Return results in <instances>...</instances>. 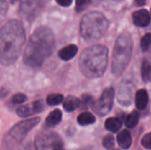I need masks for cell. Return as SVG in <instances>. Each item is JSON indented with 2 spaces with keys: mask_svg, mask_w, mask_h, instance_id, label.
I'll use <instances>...</instances> for the list:
<instances>
[{
  "mask_svg": "<svg viewBox=\"0 0 151 150\" xmlns=\"http://www.w3.org/2000/svg\"><path fill=\"white\" fill-rule=\"evenodd\" d=\"M55 47L53 32L46 27L36 28L31 34L24 51L25 64L33 68L40 67L51 55Z\"/></svg>",
  "mask_w": 151,
  "mask_h": 150,
  "instance_id": "1",
  "label": "cell"
},
{
  "mask_svg": "<svg viewBox=\"0 0 151 150\" xmlns=\"http://www.w3.org/2000/svg\"><path fill=\"white\" fill-rule=\"evenodd\" d=\"M25 29L22 23L12 19L0 29V63L13 64L20 55L25 42Z\"/></svg>",
  "mask_w": 151,
  "mask_h": 150,
  "instance_id": "2",
  "label": "cell"
},
{
  "mask_svg": "<svg viewBox=\"0 0 151 150\" xmlns=\"http://www.w3.org/2000/svg\"><path fill=\"white\" fill-rule=\"evenodd\" d=\"M80 70L89 79L99 78L104 75L108 65V50L103 45H93L85 49L81 54Z\"/></svg>",
  "mask_w": 151,
  "mask_h": 150,
  "instance_id": "3",
  "label": "cell"
},
{
  "mask_svg": "<svg viewBox=\"0 0 151 150\" xmlns=\"http://www.w3.org/2000/svg\"><path fill=\"white\" fill-rule=\"evenodd\" d=\"M109 27V21L99 11H90L81 21V34L87 42H95L102 38Z\"/></svg>",
  "mask_w": 151,
  "mask_h": 150,
  "instance_id": "4",
  "label": "cell"
},
{
  "mask_svg": "<svg viewBox=\"0 0 151 150\" xmlns=\"http://www.w3.org/2000/svg\"><path fill=\"white\" fill-rule=\"evenodd\" d=\"M133 39L127 31L123 32L117 39L112 57V72L116 76L123 73L127 68L132 55Z\"/></svg>",
  "mask_w": 151,
  "mask_h": 150,
  "instance_id": "5",
  "label": "cell"
},
{
  "mask_svg": "<svg viewBox=\"0 0 151 150\" xmlns=\"http://www.w3.org/2000/svg\"><path fill=\"white\" fill-rule=\"evenodd\" d=\"M40 118H34L24 120L15 125L4 136L3 145L6 150H13L27 136L29 131H31L39 122Z\"/></svg>",
  "mask_w": 151,
  "mask_h": 150,
  "instance_id": "6",
  "label": "cell"
},
{
  "mask_svg": "<svg viewBox=\"0 0 151 150\" xmlns=\"http://www.w3.org/2000/svg\"><path fill=\"white\" fill-rule=\"evenodd\" d=\"M36 150H65L60 137L51 132H42L35 140Z\"/></svg>",
  "mask_w": 151,
  "mask_h": 150,
  "instance_id": "7",
  "label": "cell"
},
{
  "mask_svg": "<svg viewBox=\"0 0 151 150\" xmlns=\"http://www.w3.org/2000/svg\"><path fill=\"white\" fill-rule=\"evenodd\" d=\"M115 92L112 88H106L100 98L92 103L93 111L99 116H105L107 115L113 105V100H114Z\"/></svg>",
  "mask_w": 151,
  "mask_h": 150,
  "instance_id": "8",
  "label": "cell"
},
{
  "mask_svg": "<svg viewBox=\"0 0 151 150\" xmlns=\"http://www.w3.org/2000/svg\"><path fill=\"white\" fill-rule=\"evenodd\" d=\"M44 109V104L42 101H35L32 103L20 106L17 109V114L21 118H27L39 112H42Z\"/></svg>",
  "mask_w": 151,
  "mask_h": 150,
  "instance_id": "9",
  "label": "cell"
},
{
  "mask_svg": "<svg viewBox=\"0 0 151 150\" xmlns=\"http://www.w3.org/2000/svg\"><path fill=\"white\" fill-rule=\"evenodd\" d=\"M132 95H133V85L128 82H123L119 88L118 99L121 104L128 105L132 102Z\"/></svg>",
  "mask_w": 151,
  "mask_h": 150,
  "instance_id": "10",
  "label": "cell"
},
{
  "mask_svg": "<svg viewBox=\"0 0 151 150\" xmlns=\"http://www.w3.org/2000/svg\"><path fill=\"white\" fill-rule=\"evenodd\" d=\"M133 19L135 26L145 27L150 23V15L147 10L141 9L133 13Z\"/></svg>",
  "mask_w": 151,
  "mask_h": 150,
  "instance_id": "11",
  "label": "cell"
},
{
  "mask_svg": "<svg viewBox=\"0 0 151 150\" xmlns=\"http://www.w3.org/2000/svg\"><path fill=\"white\" fill-rule=\"evenodd\" d=\"M78 52V47L74 44H70L63 49H61L58 52V56L62 60L68 61L72 59Z\"/></svg>",
  "mask_w": 151,
  "mask_h": 150,
  "instance_id": "12",
  "label": "cell"
},
{
  "mask_svg": "<svg viewBox=\"0 0 151 150\" xmlns=\"http://www.w3.org/2000/svg\"><path fill=\"white\" fill-rule=\"evenodd\" d=\"M117 141L119 145L124 149H129L132 145V137L127 130H123L122 132H120L117 137Z\"/></svg>",
  "mask_w": 151,
  "mask_h": 150,
  "instance_id": "13",
  "label": "cell"
},
{
  "mask_svg": "<svg viewBox=\"0 0 151 150\" xmlns=\"http://www.w3.org/2000/svg\"><path fill=\"white\" fill-rule=\"evenodd\" d=\"M149 103V95L145 89H140L137 91L135 95V104L139 110H143L146 108Z\"/></svg>",
  "mask_w": 151,
  "mask_h": 150,
  "instance_id": "14",
  "label": "cell"
},
{
  "mask_svg": "<svg viewBox=\"0 0 151 150\" xmlns=\"http://www.w3.org/2000/svg\"><path fill=\"white\" fill-rule=\"evenodd\" d=\"M62 118V112L59 110H54L52 112H50L49 114V116L46 118V122L45 125L47 127H53L56 126Z\"/></svg>",
  "mask_w": 151,
  "mask_h": 150,
  "instance_id": "15",
  "label": "cell"
},
{
  "mask_svg": "<svg viewBox=\"0 0 151 150\" xmlns=\"http://www.w3.org/2000/svg\"><path fill=\"white\" fill-rule=\"evenodd\" d=\"M80 104H81V101L77 97L70 95V96H67L65 100L64 101L63 107L66 111L70 112V111L76 110L80 106Z\"/></svg>",
  "mask_w": 151,
  "mask_h": 150,
  "instance_id": "16",
  "label": "cell"
},
{
  "mask_svg": "<svg viewBox=\"0 0 151 150\" xmlns=\"http://www.w3.org/2000/svg\"><path fill=\"white\" fill-rule=\"evenodd\" d=\"M122 122L118 118H110L105 121V128L112 133H117L120 130Z\"/></svg>",
  "mask_w": 151,
  "mask_h": 150,
  "instance_id": "17",
  "label": "cell"
},
{
  "mask_svg": "<svg viewBox=\"0 0 151 150\" xmlns=\"http://www.w3.org/2000/svg\"><path fill=\"white\" fill-rule=\"evenodd\" d=\"M77 121L81 126H87V125H90V124L95 123L96 118L90 112H83V113L79 115Z\"/></svg>",
  "mask_w": 151,
  "mask_h": 150,
  "instance_id": "18",
  "label": "cell"
},
{
  "mask_svg": "<svg viewBox=\"0 0 151 150\" xmlns=\"http://www.w3.org/2000/svg\"><path fill=\"white\" fill-rule=\"evenodd\" d=\"M140 119V113L136 111H134L126 119V126L128 128H134L136 126Z\"/></svg>",
  "mask_w": 151,
  "mask_h": 150,
  "instance_id": "19",
  "label": "cell"
},
{
  "mask_svg": "<svg viewBox=\"0 0 151 150\" xmlns=\"http://www.w3.org/2000/svg\"><path fill=\"white\" fill-rule=\"evenodd\" d=\"M142 77L143 81L149 82L150 80V64L148 60L144 59L142 65Z\"/></svg>",
  "mask_w": 151,
  "mask_h": 150,
  "instance_id": "20",
  "label": "cell"
},
{
  "mask_svg": "<svg viewBox=\"0 0 151 150\" xmlns=\"http://www.w3.org/2000/svg\"><path fill=\"white\" fill-rule=\"evenodd\" d=\"M46 101L49 105H58L63 101V95L59 94H52L48 95Z\"/></svg>",
  "mask_w": 151,
  "mask_h": 150,
  "instance_id": "21",
  "label": "cell"
},
{
  "mask_svg": "<svg viewBox=\"0 0 151 150\" xmlns=\"http://www.w3.org/2000/svg\"><path fill=\"white\" fill-rule=\"evenodd\" d=\"M151 42V34H146L142 38V42H141V47L142 50L143 51H147L150 49Z\"/></svg>",
  "mask_w": 151,
  "mask_h": 150,
  "instance_id": "22",
  "label": "cell"
},
{
  "mask_svg": "<svg viewBox=\"0 0 151 150\" xmlns=\"http://www.w3.org/2000/svg\"><path fill=\"white\" fill-rule=\"evenodd\" d=\"M91 0H76L75 9L77 11H82L89 6Z\"/></svg>",
  "mask_w": 151,
  "mask_h": 150,
  "instance_id": "23",
  "label": "cell"
},
{
  "mask_svg": "<svg viewBox=\"0 0 151 150\" xmlns=\"http://www.w3.org/2000/svg\"><path fill=\"white\" fill-rule=\"evenodd\" d=\"M115 140L112 135H106L103 141V145L106 149H110L114 147Z\"/></svg>",
  "mask_w": 151,
  "mask_h": 150,
  "instance_id": "24",
  "label": "cell"
},
{
  "mask_svg": "<svg viewBox=\"0 0 151 150\" xmlns=\"http://www.w3.org/2000/svg\"><path fill=\"white\" fill-rule=\"evenodd\" d=\"M27 96L23 94H16L12 96V103L14 104H19V103H24L25 101H27Z\"/></svg>",
  "mask_w": 151,
  "mask_h": 150,
  "instance_id": "25",
  "label": "cell"
},
{
  "mask_svg": "<svg viewBox=\"0 0 151 150\" xmlns=\"http://www.w3.org/2000/svg\"><path fill=\"white\" fill-rule=\"evenodd\" d=\"M6 9H7L6 0H0V22L3 20V19L5 16Z\"/></svg>",
  "mask_w": 151,
  "mask_h": 150,
  "instance_id": "26",
  "label": "cell"
},
{
  "mask_svg": "<svg viewBox=\"0 0 151 150\" xmlns=\"http://www.w3.org/2000/svg\"><path fill=\"white\" fill-rule=\"evenodd\" d=\"M142 144L144 148L150 149L151 148V133H149L146 135H144V137L142 140Z\"/></svg>",
  "mask_w": 151,
  "mask_h": 150,
  "instance_id": "27",
  "label": "cell"
},
{
  "mask_svg": "<svg viewBox=\"0 0 151 150\" xmlns=\"http://www.w3.org/2000/svg\"><path fill=\"white\" fill-rule=\"evenodd\" d=\"M92 101H93V97L90 96V95H83V98H82V103H83V105L84 107L86 108L87 106H88L90 103H92Z\"/></svg>",
  "mask_w": 151,
  "mask_h": 150,
  "instance_id": "28",
  "label": "cell"
},
{
  "mask_svg": "<svg viewBox=\"0 0 151 150\" xmlns=\"http://www.w3.org/2000/svg\"><path fill=\"white\" fill-rule=\"evenodd\" d=\"M57 3L61 5V6H64V7H67V6H70L73 3V0H56Z\"/></svg>",
  "mask_w": 151,
  "mask_h": 150,
  "instance_id": "29",
  "label": "cell"
},
{
  "mask_svg": "<svg viewBox=\"0 0 151 150\" xmlns=\"http://www.w3.org/2000/svg\"><path fill=\"white\" fill-rule=\"evenodd\" d=\"M19 150H35L34 147L32 146V144L30 142H27L26 144H24L23 146H21Z\"/></svg>",
  "mask_w": 151,
  "mask_h": 150,
  "instance_id": "30",
  "label": "cell"
},
{
  "mask_svg": "<svg viewBox=\"0 0 151 150\" xmlns=\"http://www.w3.org/2000/svg\"><path fill=\"white\" fill-rule=\"evenodd\" d=\"M135 2L138 5H143L145 4L146 0H135Z\"/></svg>",
  "mask_w": 151,
  "mask_h": 150,
  "instance_id": "31",
  "label": "cell"
},
{
  "mask_svg": "<svg viewBox=\"0 0 151 150\" xmlns=\"http://www.w3.org/2000/svg\"><path fill=\"white\" fill-rule=\"evenodd\" d=\"M16 1H17V0H11V2H12V3H15Z\"/></svg>",
  "mask_w": 151,
  "mask_h": 150,
  "instance_id": "32",
  "label": "cell"
}]
</instances>
